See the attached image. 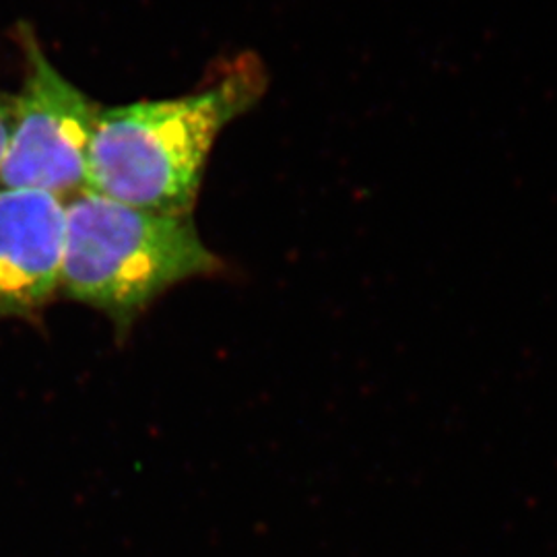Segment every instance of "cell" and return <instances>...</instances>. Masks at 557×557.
<instances>
[{
	"label": "cell",
	"instance_id": "obj_1",
	"mask_svg": "<svg viewBox=\"0 0 557 557\" xmlns=\"http://www.w3.org/2000/svg\"><path fill=\"white\" fill-rule=\"evenodd\" d=\"M264 87L262 62L238 57L199 91L101 110L87 190L139 209L193 213L221 131L248 112Z\"/></svg>",
	"mask_w": 557,
	"mask_h": 557
},
{
	"label": "cell",
	"instance_id": "obj_4",
	"mask_svg": "<svg viewBox=\"0 0 557 557\" xmlns=\"http://www.w3.org/2000/svg\"><path fill=\"white\" fill-rule=\"evenodd\" d=\"M66 205L0 188V319H34L60 292Z\"/></svg>",
	"mask_w": 557,
	"mask_h": 557
},
{
	"label": "cell",
	"instance_id": "obj_3",
	"mask_svg": "<svg viewBox=\"0 0 557 557\" xmlns=\"http://www.w3.org/2000/svg\"><path fill=\"white\" fill-rule=\"evenodd\" d=\"M25 79L13 106L0 188L73 199L87 190L89 149L101 108L62 77L34 32L21 25Z\"/></svg>",
	"mask_w": 557,
	"mask_h": 557
},
{
	"label": "cell",
	"instance_id": "obj_2",
	"mask_svg": "<svg viewBox=\"0 0 557 557\" xmlns=\"http://www.w3.org/2000/svg\"><path fill=\"white\" fill-rule=\"evenodd\" d=\"M221 271L193 213L139 209L91 190L66 202L60 292L103 312L120 333L174 285Z\"/></svg>",
	"mask_w": 557,
	"mask_h": 557
},
{
	"label": "cell",
	"instance_id": "obj_5",
	"mask_svg": "<svg viewBox=\"0 0 557 557\" xmlns=\"http://www.w3.org/2000/svg\"><path fill=\"white\" fill-rule=\"evenodd\" d=\"M11 120H13V108L0 98V165L4 160L7 143H9V133H11Z\"/></svg>",
	"mask_w": 557,
	"mask_h": 557
}]
</instances>
